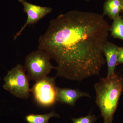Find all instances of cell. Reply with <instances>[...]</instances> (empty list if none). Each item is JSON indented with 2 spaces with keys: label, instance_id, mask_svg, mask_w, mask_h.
<instances>
[{
  "label": "cell",
  "instance_id": "1",
  "mask_svg": "<svg viewBox=\"0 0 123 123\" xmlns=\"http://www.w3.org/2000/svg\"><path fill=\"white\" fill-rule=\"evenodd\" d=\"M110 27L103 15L72 10L50 21L38 48L57 63L56 77L81 81L99 76Z\"/></svg>",
  "mask_w": 123,
  "mask_h": 123
},
{
  "label": "cell",
  "instance_id": "2",
  "mask_svg": "<svg viewBox=\"0 0 123 123\" xmlns=\"http://www.w3.org/2000/svg\"><path fill=\"white\" fill-rule=\"evenodd\" d=\"M95 103L101 111L104 123H112L113 117L123 92V78L116 74L101 78L94 85Z\"/></svg>",
  "mask_w": 123,
  "mask_h": 123
},
{
  "label": "cell",
  "instance_id": "3",
  "mask_svg": "<svg viewBox=\"0 0 123 123\" xmlns=\"http://www.w3.org/2000/svg\"><path fill=\"white\" fill-rule=\"evenodd\" d=\"M49 55L38 49L31 52L26 57L24 68L29 80L35 81L47 76L52 69H56L51 63Z\"/></svg>",
  "mask_w": 123,
  "mask_h": 123
},
{
  "label": "cell",
  "instance_id": "4",
  "mask_svg": "<svg viewBox=\"0 0 123 123\" xmlns=\"http://www.w3.org/2000/svg\"><path fill=\"white\" fill-rule=\"evenodd\" d=\"M22 65L18 64L9 71L5 77L3 87L14 96L27 99L30 95L29 79Z\"/></svg>",
  "mask_w": 123,
  "mask_h": 123
},
{
  "label": "cell",
  "instance_id": "5",
  "mask_svg": "<svg viewBox=\"0 0 123 123\" xmlns=\"http://www.w3.org/2000/svg\"><path fill=\"white\" fill-rule=\"evenodd\" d=\"M55 77L46 76L36 81L31 89L36 101L43 107L51 106L57 102Z\"/></svg>",
  "mask_w": 123,
  "mask_h": 123
},
{
  "label": "cell",
  "instance_id": "6",
  "mask_svg": "<svg viewBox=\"0 0 123 123\" xmlns=\"http://www.w3.org/2000/svg\"><path fill=\"white\" fill-rule=\"evenodd\" d=\"M18 1L24 7V12L27 14V18L23 26L16 34L14 40L21 35L27 25L36 23L52 11V9L50 7H42L33 4L25 0H18Z\"/></svg>",
  "mask_w": 123,
  "mask_h": 123
},
{
  "label": "cell",
  "instance_id": "7",
  "mask_svg": "<svg viewBox=\"0 0 123 123\" xmlns=\"http://www.w3.org/2000/svg\"><path fill=\"white\" fill-rule=\"evenodd\" d=\"M57 101L62 104H66L73 107L82 97L91 98L90 95L87 92H82L78 89L68 88H60L57 87Z\"/></svg>",
  "mask_w": 123,
  "mask_h": 123
},
{
  "label": "cell",
  "instance_id": "8",
  "mask_svg": "<svg viewBox=\"0 0 123 123\" xmlns=\"http://www.w3.org/2000/svg\"><path fill=\"white\" fill-rule=\"evenodd\" d=\"M119 47L107 42L103 48V53L105 56L108 66L107 77L115 75V69L118 64V50Z\"/></svg>",
  "mask_w": 123,
  "mask_h": 123
},
{
  "label": "cell",
  "instance_id": "9",
  "mask_svg": "<svg viewBox=\"0 0 123 123\" xmlns=\"http://www.w3.org/2000/svg\"><path fill=\"white\" fill-rule=\"evenodd\" d=\"M123 0H106L104 5L103 14L114 20L123 10Z\"/></svg>",
  "mask_w": 123,
  "mask_h": 123
},
{
  "label": "cell",
  "instance_id": "10",
  "mask_svg": "<svg viewBox=\"0 0 123 123\" xmlns=\"http://www.w3.org/2000/svg\"><path fill=\"white\" fill-rule=\"evenodd\" d=\"M53 117H60V116L53 111L46 114L27 115L25 117V119L28 123H48L49 119Z\"/></svg>",
  "mask_w": 123,
  "mask_h": 123
},
{
  "label": "cell",
  "instance_id": "11",
  "mask_svg": "<svg viewBox=\"0 0 123 123\" xmlns=\"http://www.w3.org/2000/svg\"><path fill=\"white\" fill-rule=\"evenodd\" d=\"M110 31L113 37L123 41V19L120 16L114 20Z\"/></svg>",
  "mask_w": 123,
  "mask_h": 123
},
{
  "label": "cell",
  "instance_id": "12",
  "mask_svg": "<svg viewBox=\"0 0 123 123\" xmlns=\"http://www.w3.org/2000/svg\"><path fill=\"white\" fill-rule=\"evenodd\" d=\"M98 118L94 115L91 114L90 113L86 116L82 117L77 118H73L72 121L73 123H95Z\"/></svg>",
  "mask_w": 123,
  "mask_h": 123
},
{
  "label": "cell",
  "instance_id": "13",
  "mask_svg": "<svg viewBox=\"0 0 123 123\" xmlns=\"http://www.w3.org/2000/svg\"><path fill=\"white\" fill-rule=\"evenodd\" d=\"M123 64V48L119 47L118 50V64Z\"/></svg>",
  "mask_w": 123,
  "mask_h": 123
},
{
  "label": "cell",
  "instance_id": "14",
  "mask_svg": "<svg viewBox=\"0 0 123 123\" xmlns=\"http://www.w3.org/2000/svg\"><path fill=\"white\" fill-rule=\"evenodd\" d=\"M86 0L89 1V0Z\"/></svg>",
  "mask_w": 123,
  "mask_h": 123
},
{
  "label": "cell",
  "instance_id": "15",
  "mask_svg": "<svg viewBox=\"0 0 123 123\" xmlns=\"http://www.w3.org/2000/svg\"></svg>",
  "mask_w": 123,
  "mask_h": 123
}]
</instances>
